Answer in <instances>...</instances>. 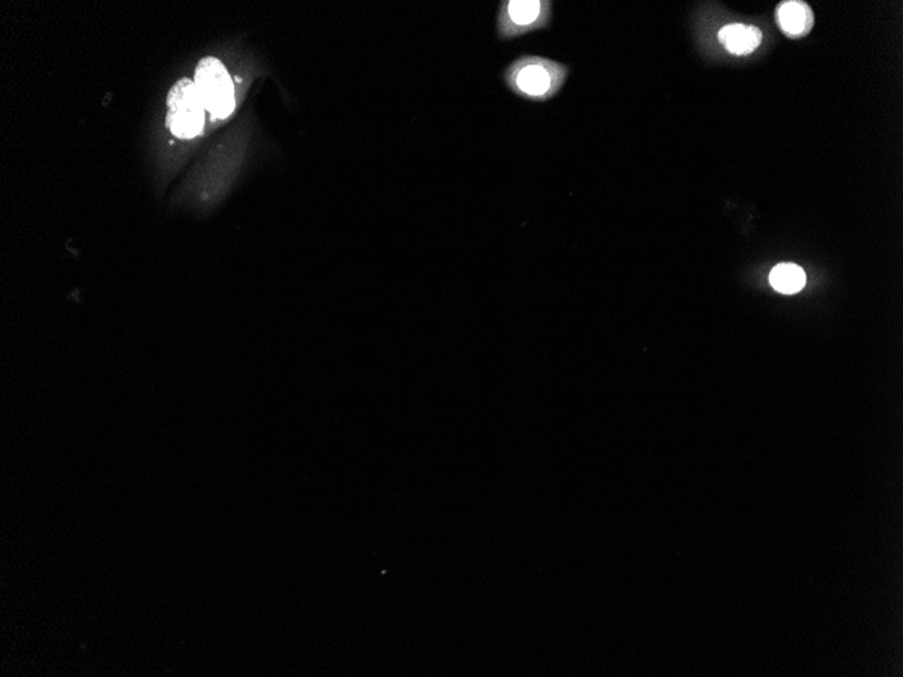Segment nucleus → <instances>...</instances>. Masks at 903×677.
<instances>
[{"label":"nucleus","instance_id":"1","mask_svg":"<svg viewBox=\"0 0 903 677\" xmlns=\"http://www.w3.org/2000/svg\"><path fill=\"white\" fill-rule=\"evenodd\" d=\"M568 68L545 58H521L509 68L507 82L515 94L532 102H545L562 90Z\"/></svg>","mask_w":903,"mask_h":677},{"label":"nucleus","instance_id":"2","mask_svg":"<svg viewBox=\"0 0 903 677\" xmlns=\"http://www.w3.org/2000/svg\"><path fill=\"white\" fill-rule=\"evenodd\" d=\"M195 88L205 109L215 119L225 120L236 109L235 84L218 59L206 58L196 65Z\"/></svg>","mask_w":903,"mask_h":677},{"label":"nucleus","instance_id":"3","mask_svg":"<svg viewBox=\"0 0 903 677\" xmlns=\"http://www.w3.org/2000/svg\"><path fill=\"white\" fill-rule=\"evenodd\" d=\"M167 126L181 139H193L204 131L205 104L194 80H177L168 94Z\"/></svg>","mask_w":903,"mask_h":677},{"label":"nucleus","instance_id":"4","mask_svg":"<svg viewBox=\"0 0 903 677\" xmlns=\"http://www.w3.org/2000/svg\"><path fill=\"white\" fill-rule=\"evenodd\" d=\"M552 3L543 0H512L503 3L502 33L517 37L544 29L551 22Z\"/></svg>","mask_w":903,"mask_h":677},{"label":"nucleus","instance_id":"5","mask_svg":"<svg viewBox=\"0 0 903 677\" xmlns=\"http://www.w3.org/2000/svg\"><path fill=\"white\" fill-rule=\"evenodd\" d=\"M779 28L791 39H801L813 28L814 16L809 4L790 0L779 6L777 11Z\"/></svg>","mask_w":903,"mask_h":677},{"label":"nucleus","instance_id":"6","mask_svg":"<svg viewBox=\"0 0 903 677\" xmlns=\"http://www.w3.org/2000/svg\"><path fill=\"white\" fill-rule=\"evenodd\" d=\"M718 40L728 49V52L742 57V54L752 53L760 45L763 34L758 28L735 23L722 28L718 33Z\"/></svg>","mask_w":903,"mask_h":677},{"label":"nucleus","instance_id":"7","mask_svg":"<svg viewBox=\"0 0 903 677\" xmlns=\"http://www.w3.org/2000/svg\"><path fill=\"white\" fill-rule=\"evenodd\" d=\"M770 283L779 293L797 294L804 287L807 275L796 264H779L771 270Z\"/></svg>","mask_w":903,"mask_h":677}]
</instances>
